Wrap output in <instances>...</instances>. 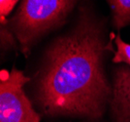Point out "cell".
I'll return each mask as SVG.
<instances>
[{
    "label": "cell",
    "instance_id": "6da1fadb",
    "mask_svg": "<svg viewBox=\"0 0 130 122\" xmlns=\"http://www.w3.org/2000/svg\"><path fill=\"white\" fill-rule=\"evenodd\" d=\"M73 27L54 38L31 78L33 101L49 116L101 118L113 93L105 57L114 53L106 23L90 2L77 9Z\"/></svg>",
    "mask_w": 130,
    "mask_h": 122
},
{
    "label": "cell",
    "instance_id": "7a4b0ae2",
    "mask_svg": "<svg viewBox=\"0 0 130 122\" xmlns=\"http://www.w3.org/2000/svg\"><path fill=\"white\" fill-rule=\"evenodd\" d=\"M89 0H20L16 11L7 19L20 50L25 57L42 39L66 23L79 6Z\"/></svg>",
    "mask_w": 130,
    "mask_h": 122
},
{
    "label": "cell",
    "instance_id": "3957f363",
    "mask_svg": "<svg viewBox=\"0 0 130 122\" xmlns=\"http://www.w3.org/2000/svg\"><path fill=\"white\" fill-rule=\"evenodd\" d=\"M31 78L14 67L0 72V122H40L24 87Z\"/></svg>",
    "mask_w": 130,
    "mask_h": 122
},
{
    "label": "cell",
    "instance_id": "277c9868",
    "mask_svg": "<svg viewBox=\"0 0 130 122\" xmlns=\"http://www.w3.org/2000/svg\"><path fill=\"white\" fill-rule=\"evenodd\" d=\"M113 93L110 101L115 122H130V67L119 64L113 70Z\"/></svg>",
    "mask_w": 130,
    "mask_h": 122
},
{
    "label": "cell",
    "instance_id": "5b68a950",
    "mask_svg": "<svg viewBox=\"0 0 130 122\" xmlns=\"http://www.w3.org/2000/svg\"><path fill=\"white\" fill-rule=\"evenodd\" d=\"M112 13V22L118 30L130 25V0H106Z\"/></svg>",
    "mask_w": 130,
    "mask_h": 122
},
{
    "label": "cell",
    "instance_id": "8992f818",
    "mask_svg": "<svg viewBox=\"0 0 130 122\" xmlns=\"http://www.w3.org/2000/svg\"><path fill=\"white\" fill-rule=\"evenodd\" d=\"M112 36L114 39V45L117 49L114 50L113 60L115 64H124L130 67V44L123 41L119 33L115 34L112 32Z\"/></svg>",
    "mask_w": 130,
    "mask_h": 122
},
{
    "label": "cell",
    "instance_id": "52a82bcc",
    "mask_svg": "<svg viewBox=\"0 0 130 122\" xmlns=\"http://www.w3.org/2000/svg\"><path fill=\"white\" fill-rule=\"evenodd\" d=\"M1 28V51L2 53H7L9 51L16 49L19 46L15 34L13 33L7 23H0Z\"/></svg>",
    "mask_w": 130,
    "mask_h": 122
},
{
    "label": "cell",
    "instance_id": "ba28073f",
    "mask_svg": "<svg viewBox=\"0 0 130 122\" xmlns=\"http://www.w3.org/2000/svg\"><path fill=\"white\" fill-rule=\"evenodd\" d=\"M20 0H0V22H4L11 15Z\"/></svg>",
    "mask_w": 130,
    "mask_h": 122
}]
</instances>
